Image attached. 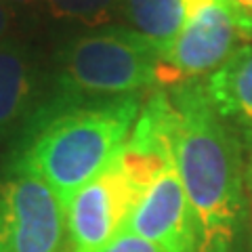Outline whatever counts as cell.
I'll return each mask as SVG.
<instances>
[{
    "label": "cell",
    "instance_id": "cell-1",
    "mask_svg": "<svg viewBox=\"0 0 252 252\" xmlns=\"http://www.w3.org/2000/svg\"><path fill=\"white\" fill-rule=\"evenodd\" d=\"M166 89L177 112L172 160L195 219L198 252H242L248 227L242 141L212 109L202 80Z\"/></svg>",
    "mask_w": 252,
    "mask_h": 252
},
{
    "label": "cell",
    "instance_id": "cell-2",
    "mask_svg": "<svg viewBox=\"0 0 252 252\" xmlns=\"http://www.w3.org/2000/svg\"><path fill=\"white\" fill-rule=\"evenodd\" d=\"M141 105V94L65 107L38 105L19 132L13 172L40 179L65 206L120 154Z\"/></svg>",
    "mask_w": 252,
    "mask_h": 252
},
{
    "label": "cell",
    "instance_id": "cell-3",
    "mask_svg": "<svg viewBox=\"0 0 252 252\" xmlns=\"http://www.w3.org/2000/svg\"><path fill=\"white\" fill-rule=\"evenodd\" d=\"M53 93L40 105L65 107L166 89L162 51L139 32L116 26L82 34L57 55Z\"/></svg>",
    "mask_w": 252,
    "mask_h": 252
},
{
    "label": "cell",
    "instance_id": "cell-4",
    "mask_svg": "<svg viewBox=\"0 0 252 252\" xmlns=\"http://www.w3.org/2000/svg\"><path fill=\"white\" fill-rule=\"evenodd\" d=\"M168 162L172 149H143L126 141L114 162L65 204L69 252H99L124 231L141 193Z\"/></svg>",
    "mask_w": 252,
    "mask_h": 252
},
{
    "label": "cell",
    "instance_id": "cell-5",
    "mask_svg": "<svg viewBox=\"0 0 252 252\" xmlns=\"http://www.w3.org/2000/svg\"><path fill=\"white\" fill-rule=\"evenodd\" d=\"M0 252H69L65 206L40 179L0 181Z\"/></svg>",
    "mask_w": 252,
    "mask_h": 252
},
{
    "label": "cell",
    "instance_id": "cell-6",
    "mask_svg": "<svg viewBox=\"0 0 252 252\" xmlns=\"http://www.w3.org/2000/svg\"><path fill=\"white\" fill-rule=\"evenodd\" d=\"M248 42L227 0H208L162 51L166 86L210 76Z\"/></svg>",
    "mask_w": 252,
    "mask_h": 252
},
{
    "label": "cell",
    "instance_id": "cell-7",
    "mask_svg": "<svg viewBox=\"0 0 252 252\" xmlns=\"http://www.w3.org/2000/svg\"><path fill=\"white\" fill-rule=\"evenodd\" d=\"M124 231L156 244L164 252H198L195 219L175 160L145 187L126 220Z\"/></svg>",
    "mask_w": 252,
    "mask_h": 252
},
{
    "label": "cell",
    "instance_id": "cell-8",
    "mask_svg": "<svg viewBox=\"0 0 252 252\" xmlns=\"http://www.w3.org/2000/svg\"><path fill=\"white\" fill-rule=\"evenodd\" d=\"M42 78L28 46L0 40V141L21 132L42 103Z\"/></svg>",
    "mask_w": 252,
    "mask_h": 252
},
{
    "label": "cell",
    "instance_id": "cell-9",
    "mask_svg": "<svg viewBox=\"0 0 252 252\" xmlns=\"http://www.w3.org/2000/svg\"><path fill=\"white\" fill-rule=\"evenodd\" d=\"M212 109L252 154V44H244L202 80Z\"/></svg>",
    "mask_w": 252,
    "mask_h": 252
},
{
    "label": "cell",
    "instance_id": "cell-10",
    "mask_svg": "<svg viewBox=\"0 0 252 252\" xmlns=\"http://www.w3.org/2000/svg\"><path fill=\"white\" fill-rule=\"evenodd\" d=\"M208 0H122L128 28L164 51Z\"/></svg>",
    "mask_w": 252,
    "mask_h": 252
},
{
    "label": "cell",
    "instance_id": "cell-11",
    "mask_svg": "<svg viewBox=\"0 0 252 252\" xmlns=\"http://www.w3.org/2000/svg\"><path fill=\"white\" fill-rule=\"evenodd\" d=\"M44 13L57 21L97 28L107 26L122 13V0H38Z\"/></svg>",
    "mask_w": 252,
    "mask_h": 252
},
{
    "label": "cell",
    "instance_id": "cell-12",
    "mask_svg": "<svg viewBox=\"0 0 252 252\" xmlns=\"http://www.w3.org/2000/svg\"><path fill=\"white\" fill-rule=\"evenodd\" d=\"M99 252H164L162 248H158L156 244L147 242L143 238H139L135 233L122 231L114 242H109L103 250Z\"/></svg>",
    "mask_w": 252,
    "mask_h": 252
},
{
    "label": "cell",
    "instance_id": "cell-13",
    "mask_svg": "<svg viewBox=\"0 0 252 252\" xmlns=\"http://www.w3.org/2000/svg\"><path fill=\"white\" fill-rule=\"evenodd\" d=\"M227 4L240 21L242 30L246 32L248 40H252V0H227Z\"/></svg>",
    "mask_w": 252,
    "mask_h": 252
},
{
    "label": "cell",
    "instance_id": "cell-14",
    "mask_svg": "<svg viewBox=\"0 0 252 252\" xmlns=\"http://www.w3.org/2000/svg\"><path fill=\"white\" fill-rule=\"evenodd\" d=\"M11 30V6L0 0V40H4V36Z\"/></svg>",
    "mask_w": 252,
    "mask_h": 252
},
{
    "label": "cell",
    "instance_id": "cell-15",
    "mask_svg": "<svg viewBox=\"0 0 252 252\" xmlns=\"http://www.w3.org/2000/svg\"><path fill=\"white\" fill-rule=\"evenodd\" d=\"M246 198H248V225H250V242H252V156L246 166Z\"/></svg>",
    "mask_w": 252,
    "mask_h": 252
},
{
    "label": "cell",
    "instance_id": "cell-16",
    "mask_svg": "<svg viewBox=\"0 0 252 252\" xmlns=\"http://www.w3.org/2000/svg\"><path fill=\"white\" fill-rule=\"evenodd\" d=\"M4 2L9 4L11 9H13V6H30V4L38 2V0H4Z\"/></svg>",
    "mask_w": 252,
    "mask_h": 252
}]
</instances>
